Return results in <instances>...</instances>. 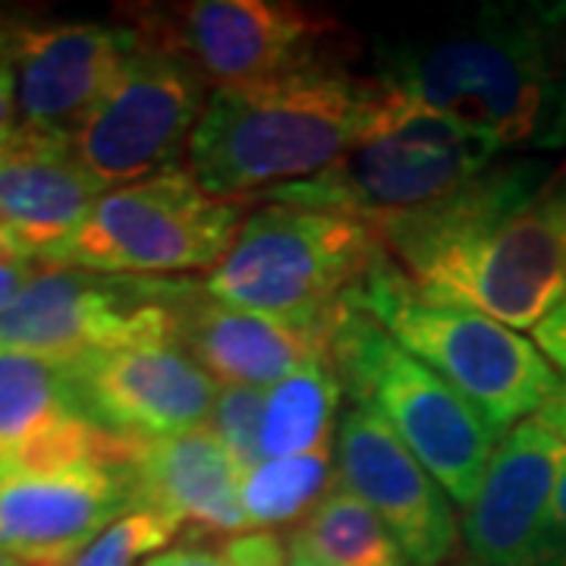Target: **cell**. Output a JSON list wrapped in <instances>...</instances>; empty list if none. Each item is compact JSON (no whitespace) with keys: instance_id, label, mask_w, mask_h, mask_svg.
<instances>
[{"instance_id":"cell-1","label":"cell","mask_w":566,"mask_h":566,"mask_svg":"<svg viewBox=\"0 0 566 566\" xmlns=\"http://www.w3.org/2000/svg\"><path fill=\"white\" fill-rule=\"evenodd\" d=\"M554 170L497 158L441 202L375 223L378 237L424 296L535 331L566 293V245L542 205Z\"/></svg>"},{"instance_id":"cell-2","label":"cell","mask_w":566,"mask_h":566,"mask_svg":"<svg viewBox=\"0 0 566 566\" xmlns=\"http://www.w3.org/2000/svg\"><path fill=\"white\" fill-rule=\"evenodd\" d=\"M371 76L394 98L463 126L501 155L566 148L547 3H494L457 29L385 41Z\"/></svg>"},{"instance_id":"cell-3","label":"cell","mask_w":566,"mask_h":566,"mask_svg":"<svg viewBox=\"0 0 566 566\" xmlns=\"http://www.w3.org/2000/svg\"><path fill=\"white\" fill-rule=\"evenodd\" d=\"M381 85L349 70L211 92L189 139V170L208 196L252 202L337 164L371 129Z\"/></svg>"},{"instance_id":"cell-4","label":"cell","mask_w":566,"mask_h":566,"mask_svg":"<svg viewBox=\"0 0 566 566\" xmlns=\"http://www.w3.org/2000/svg\"><path fill=\"white\" fill-rule=\"evenodd\" d=\"M381 255L385 243L375 223L262 205L249 211L227 255L202 283L218 303L331 340L349 293Z\"/></svg>"},{"instance_id":"cell-5","label":"cell","mask_w":566,"mask_h":566,"mask_svg":"<svg viewBox=\"0 0 566 566\" xmlns=\"http://www.w3.org/2000/svg\"><path fill=\"white\" fill-rule=\"evenodd\" d=\"M346 305L381 324L406 353L457 387L501 438L542 412L564 381L520 331L475 308L424 296L387 249Z\"/></svg>"},{"instance_id":"cell-6","label":"cell","mask_w":566,"mask_h":566,"mask_svg":"<svg viewBox=\"0 0 566 566\" xmlns=\"http://www.w3.org/2000/svg\"><path fill=\"white\" fill-rule=\"evenodd\" d=\"M349 403L371 406L457 506L475 501L501 434L463 394L346 305L327 340Z\"/></svg>"},{"instance_id":"cell-7","label":"cell","mask_w":566,"mask_h":566,"mask_svg":"<svg viewBox=\"0 0 566 566\" xmlns=\"http://www.w3.org/2000/svg\"><path fill=\"white\" fill-rule=\"evenodd\" d=\"M497 158L501 151L494 145L465 133L463 126L419 111L381 88V107L371 129L340 161L308 180L262 192L252 202L381 223L453 196Z\"/></svg>"},{"instance_id":"cell-8","label":"cell","mask_w":566,"mask_h":566,"mask_svg":"<svg viewBox=\"0 0 566 566\" xmlns=\"http://www.w3.org/2000/svg\"><path fill=\"white\" fill-rule=\"evenodd\" d=\"M120 22L136 41L192 66L211 92L346 70L344 25L290 0L133 3Z\"/></svg>"},{"instance_id":"cell-9","label":"cell","mask_w":566,"mask_h":566,"mask_svg":"<svg viewBox=\"0 0 566 566\" xmlns=\"http://www.w3.org/2000/svg\"><path fill=\"white\" fill-rule=\"evenodd\" d=\"M252 205L208 196L189 167L102 192L54 264L114 277H161L214 268Z\"/></svg>"},{"instance_id":"cell-10","label":"cell","mask_w":566,"mask_h":566,"mask_svg":"<svg viewBox=\"0 0 566 566\" xmlns=\"http://www.w3.org/2000/svg\"><path fill=\"white\" fill-rule=\"evenodd\" d=\"M196 286L199 281L41 264L20 296L0 308V349L73 365L126 346L177 344L182 305Z\"/></svg>"},{"instance_id":"cell-11","label":"cell","mask_w":566,"mask_h":566,"mask_svg":"<svg viewBox=\"0 0 566 566\" xmlns=\"http://www.w3.org/2000/svg\"><path fill=\"white\" fill-rule=\"evenodd\" d=\"M205 88L199 73L180 57L129 35L117 80L73 129L70 145L104 192L161 174L189 151L211 98Z\"/></svg>"},{"instance_id":"cell-12","label":"cell","mask_w":566,"mask_h":566,"mask_svg":"<svg viewBox=\"0 0 566 566\" xmlns=\"http://www.w3.org/2000/svg\"><path fill=\"white\" fill-rule=\"evenodd\" d=\"M133 438L0 465V551L25 566H70L136 506Z\"/></svg>"},{"instance_id":"cell-13","label":"cell","mask_w":566,"mask_h":566,"mask_svg":"<svg viewBox=\"0 0 566 566\" xmlns=\"http://www.w3.org/2000/svg\"><path fill=\"white\" fill-rule=\"evenodd\" d=\"M560 438L538 419L506 431L485 482L463 510V545L475 566H566L564 528L554 513Z\"/></svg>"},{"instance_id":"cell-14","label":"cell","mask_w":566,"mask_h":566,"mask_svg":"<svg viewBox=\"0 0 566 566\" xmlns=\"http://www.w3.org/2000/svg\"><path fill=\"white\" fill-rule=\"evenodd\" d=\"M334 463L337 482L378 513L409 564H444L457 545L453 501L371 406L346 403Z\"/></svg>"},{"instance_id":"cell-15","label":"cell","mask_w":566,"mask_h":566,"mask_svg":"<svg viewBox=\"0 0 566 566\" xmlns=\"http://www.w3.org/2000/svg\"><path fill=\"white\" fill-rule=\"evenodd\" d=\"M3 48L17 80L20 126L73 136L117 80L129 35L102 22L10 17Z\"/></svg>"},{"instance_id":"cell-16","label":"cell","mask_w":566,"mask_h":566,"mask_svg":"<svg viewBox=\"0 0 566 566\" xmlns=\"http://www.w3.org/2000/svg\"><path fill=\"white\" fill-rule=\"evenodd\" d=\"M73 375L88 419L133 441L205 428L221 390L177 344L95 353L73 363Z\"/></svg>"},{"instance_id":"cell-17","label":"cell","mask_w":566,"mask_h":566,"mask_svg":"<svg viewBox=\"0 0 566 566\" xmlns=\"http://www.w3.org/2000/svg\"><path fill=\"white\" fill-rule=\"evenodd\" d=\"M102 192L70 136L17 126L0 145V245L25 262L54 264Z\"/></svg>"},{"instance_id":"cell-18","label":"cell","mask_w":566,"mask_h":566,"mask_svg":"<svg viewBox=\"0 0 566 566\" xmlns=\"http://www.w3.org/2000/svg\"><path fill=\"white\" fill-rule=\"evenodd\" d=\"M243 475L245 469L208 428L136 441L133 450L136 506L161 513L192 535L237 538L249 532Z\"/></svg>"},{"instance_id":"cell-19","label":"cell","mask_w":566,"mask_h":566,"mask_svg":"<svg viewBox=\"0 0 566 566\" xmlns=\"http://www.w3.org/2000/svg\"><path fill=\"white\" fill-rule=\"evenodd\" d=\"M82 406L73 365L0 349V465L114 444Z\"/></svg>"},{"instance_id":"cell-20","label":"cell","mask_w":566,"mask_h":566,"mask_svg":"<svg viewBox=\"0 0 566 566\" xmlns=\"http://www.w3.org/2000/svg\"><path fill=\"white\" fill-rule=\"evenodd\" d=\"M177 346L221 387H274L327 356V340L208 296L205 283L186 300Z\"/></svg>"},{"instance_id":"cell-21","label":"cell","mask_w":566,"mask_h":566,"mask_svg":"<svg viewBox=\"0 0 566 566\" xmlns=\"http://www.w3.org/2000/svg\"><path fill=\"white\" fill-rule=\"evenodd\" d=\"M344 385L331 365V356L300 368L281 385L264 390L259 450L262 460L296 457L334 444V424L344 403Z\"/></svg>"},{"instance_id":"cell-22","label":"cell","mask_w":566,"mask_h":566,"mask_svg":"<svg viewBox=\"0 0 566 566\" xmlns=\"http://www.w3.org/2000/svg\"><path fill=\"white\" fill-rule=\"evenodd\" d=\"M290 542L334 566H412L378 513L340 482H334Z\"/></svg>"},{"instance_id":"cell-23","label":"cell","mask_w":566,"mask_h":566,"mask_svg":"<svg viewBox=\"0 0 566 566\" xmlns=\"http://www.w3.org/2000/svg\"><path fill=\"white\" fill-rule=\"evenodd\" d=\"M337 482L334 450L318 447L296 457L262 460L243 475V510L249 532L303 523Z\"/></svg>"},{"instance_id":"cell-24","label":"cell","mask_w":566,"mask_h":566,"mask_svg":"<svg viewBox=\"0 0 566 566\" xmlns=\"http://www.w3.org/2000/svg\"><path fill=\"white\" fill-rule=\"evenodd\" d=\"M180 528L161 513L133 506L114 520L70 566H139L158 557Z\"/></svg>"},{"instance_id":"cell-25","label":"cell","mask_w":566,"mask_h":566,"mask_svg":"<svg viewBox=\"0 0 566 566\" xmlns=\"http://www.w3.org/2000/svg\"><path fill=\"white\" fill-rule=\"evenodd\" d=\"M262 412L264 390H259V387H221L214 409H211V419L205 424L245 472L262 463V450H259Z\"/></svg>"},{"instance_id":"cell-26","label":"cell","mask_w":566,"mask_h":566,"mask_svg":"<svg viewBox=\"0 0 566 566\" xmlns=\"http://www.w3.org/2000/svg\"><path fill=\"white\" fill-rule=\"evenodd\" d=\"M230 566H290V547L274 532H245L221 545Z\"/></svg>"},{"instance_id":"cell-27","label":"cell","mask_w":566,"mask_h":566,"mask_svg":"<svg viewBox=\"0 0 566 566\" xmlns=\"http://www.w3.org/2000/svg\"><path fill=\"white\" fill-rule=\"evenodd\" d=\"M532 337H535V346L545 353L547 363L557 365L566 375V293L564 300L547 312L545 322L532 331Z\"/></svg>"},{"instance_id":"cell-28","label":"cell","mask_w":566,"mask_h":566,"mask_svg":"<svg viewBox=\"0 0 566 566\" xmlns=\"http://www.w3.org/2000/svg\"><path fill=\"white\" fill-rule=\"evenodd\" d=\"M39 268L41 264L25 262V259L13 255L10 249L0 245V308H7L20 296L22 290H25V283L39 274Z\"/></svg>"},{"instance_id":"cell-29","label":"cell","mask_w":566,"mask_h":566,"mask_svg":"<svg viewBox=\"0 0 566 566\" xmlns=\"http://www.w3.org/2000/svg\"><path fill=\"white\" fill-rule=\"evenodd\" d=\"M7 32V25H3ZM20 126L17 117V80H13V66L3 48V35H0V145L10 139Z\"/></svg>"},{"instance_id":"cell-30","label":"cell","mask_w":566,"mask_h":566,"mask_svg":"<svg viewBox=\"0 0 566 566\" xmlns=\"http://www.w3.org/2000/svg\"><path fill=\"white\" fill-rule=\"evenodd\" d=\"M547 39H551V61H554L566 114V3H547Z\"/></svg>"},{"instance_id":"cell-31","label":"cell","mask_w":566,"mask_h":566,"mask_svg":"<svg viewBox=\"0 0 566 566\" xmlns=\"http://www.w3.org/2000/svg\"><path fill=\"white\" fill-rule=\"evenodd\" d=\"M145 566H230V560L223 557V551L218 547H174V551H164L155 560H148Z\"/></svg>"},{"instance_id":"cell-32","label":"cell","mask_w":566,"mask_h":566,"mask_svg":"<svg viewBox=\"0 0 566 566\" xmlns=\"http://www.w3.org/2000/svg\"><path fill=\"white\" fill-rule=\"evenodd\" d=\"M542 205H545L547 218L557 227V233H560V240L566 245V167L554 170V177L542 192Z\"/></svg>"},{"instance_id":"cell-33","label":"cell","mask_w":566,"mask_h":566,"mask_svg":"<svg viewBox=\"0 0 566 566\" xmlns=\"http://www.w3.org/2000/svg\"><path fill=\"white\" fill-rule=\"evenodd\" d=\"M535 419L545 424L551 434H557L560 444L566 447V378L560 381V387L554 390V397L542 406V412H538Z\"/></svg>"},{"instance_id":"cell-34","label":"cell","mask_w":566,"mask_h":566,"mask_svg":"<svg viewBox=\"0 0 566 566\" xmlns=\"http://www.w3.org/2000/svg\"><path fill=\"white\" fill-rule=\"evenodd\" d=\"M554 513H557V523L564 528L566 538V447L560 450V472H557V491H554Z\"/></svg>"},{"instance_id":"cell-35","label":"cell","mask_w":566,"mask_h":566,"mask_svg":"<svg viewBox=\"0 0 566 566\" xmlns=\"http://www.w3.org/2000/svg\"><path fill=\"white\" fill-rule=\"evenodd\" d=\"M290 566H334V564H327V560H322V557H315L312 551H305L303 545H293L290 542Z\"/></svg>"},{"instance_id":"cell-36","label":"cell","mask_w":566,"mask_h":566,"mask_svg":"<svg viewBox=\"0 0 566 566\" xmlns=\"http://www.w3.org/2000/svg\"><path fill=\"white\" fill-rule=\"evenodd\" d=\"M0 566H25V564H20L17 557H10L7 551H0Z\"/></svg>"},{"instance_id":"cell-37","label":"cell","mask_w":566,"mask_h":566,"mask_svg":"<svg viewBox=\"0 0 566 566\" xmlns=\"http://www.w3.org/2000/svg\"><path fill=\"white\" fill-rule=\"evenodd\" d=\"M7 20H10V13H0V35H3V25H7Z\"/></svg>"}]
</instances>
